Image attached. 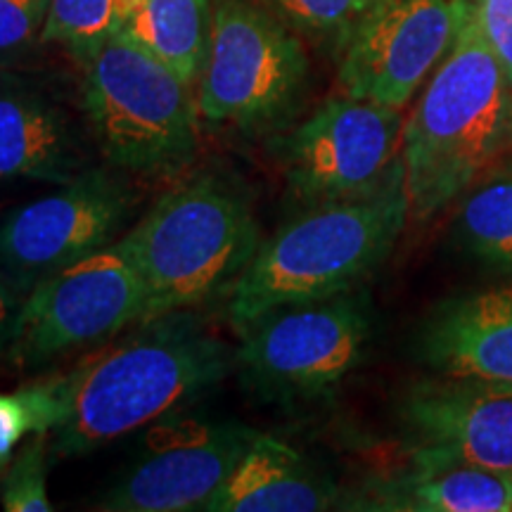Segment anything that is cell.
Masks as SVG:
<instances>
[{
    "label": "cell",
    "instance_id": "3957f363",
    "mask_svg": "<svg viewBox=\"0 0 512 512\" xmlns=\"http://www.w3.org/2000/svg\"><path fill=\"white\" fill-rule=\"evenodd\" d=\"M411 219L401 164L363 195L306 207L256 249L228 297L235 332L256 316L294 302L356 290L392 252Z\"/></svg>",
    "mask_w": 512,
    "mask_h": 512
},
{
    "label": "cell",
    "instance_id": "2e32d148",
    "mask_svg": "<svg viewBox=\"0 0 512 512\" xmlns=\"http://www.w3.org/2000/svg\"><path fill=\"white\" fill-rule=\"evenodd\" d=\"M342 505L337 484L297 448L259 434L207 512H318Z\"/></svg>",
    "mask_w": 512,
    "mask_h": 512
},
{
    "label": "cell",
    "instance_id": "44dd1931",
    "mask_svg": "<svg viewBox=\"0 0 512 512\" xmlns=\"http://www.w3.org/2000/svg\"><path fill=\"white\" fill-rule=\"evenodd\" d=\"M370 0H271L278 17L297 34L335 50H344L358 17Z\"/></svg>",
    "mask_w": 512,
    "mask_h": 512
},
{
    "label": "cell",
    "instance_id": "277c9868",
    "mask_svg": "<svg viewBox=\"0 0 512 512\" xmlns=\"http://www.w3.org/2000/svg\"><path fill=\"white\" fill-rule=\"evenodd\" d=\"M121 240L145 280L147 323L230 297L259 249V223L242 183L204 171L162 195Z\"/></svg>",
    "mask_w": 512,
    "mask_h": 512
},
{
    "label": "cell",
    "instance_id": "ffe728a7",
    "mask_svg": "<svg viewBox=\"0 0 512 512\" xmlns=\"http://www.w3.org/2000/svg\"><path fill=\"white\" fill-rule=\"evenodd\" d=\"M138 0H50L41 43H57L86 64L117 36Z\"/></svg>",
    "mask_w": 512,
    "mask_h": 512
},
{
    "label": "cell",
    "instance_id": "52a82bcc",
    "mask_svg": "<svg viewBox=\"0 0 512 512\" xmlns=\"http://www.w3.org/2000/svg\"><path fill=\"white\" fill-rule=\"evenodd\" d=\"M242 377L268 399H313L335 389L366 356L373 306L366 292L294 302L256 316L238 330Z\"/></svg>",
    "mask_w": 512,
    "mask_h": 512
},
{
    "label": "cell",
    "instance_id": "484cf974",
    "mask_svg": "<svg viewBox=\"0 0 512 512\" xmlns=\"http://www.w3.org/2000/svg\"><path fill=\"white\" fill-rule=\"evenodd\" d=\"M24 297L27 294L19 290L15 280L0 268V351H5V347H8L12 325H15L17 313L22 309Z\"/></svg>",
    "mask_w": 512,
    "mask_h": 512
},
{
    "label": "cell",
    "instance_id": "8992f818",
    "mask_svg": "<svg viewBox=\"0 0 512 512\" xmlns=\"http://www.w3.org/2000/svg\"><path fill=\"white\" fill-rule=\"evenodd\" d=\"M309 91V57L280 17L252 0H216L197 105L211 126H287Z\"/></svg>",
    "mask_w": 512,
    "mask_h": 512
},
{
    "label": "cell",
    "instance_id": "4316f807",
    "mask_svg": "<svg viewBox=\"0 0 512 512\" xmlns=\"http://www.w3.org/2000/svg\"><path fill=\"white\" fill-rule=\"evenodd\" d=\"M472 3H475V0H472Z\"/></svg>",
    "mask_w": 512,
    "mask_h": 512
},
{
    "label": "cell",
    "instance_id": "30bf717a",
    "mask_svg": "<svg viewBox=\"0 0 512 512\" xmlns=\"http://www.w3.org/2000/svg\"><path fill=\"white\" fill-rule=\"evenodd\" d=\"M472 10V0L368 3L342 50L344 95L401 110L444 60Z\"/></svg>",
    "mask_w": 512,
    "mask_h": 512
},
{
    "label": "cell",
    "instance_id": "e0dca14e",
    "mask_svg": "<svg viewBox=\"0 0 512 512\" xmlns=\"http://www.w3.org/2000/svg\"><path fill=\"white\" fill-rule=\"evenodd\" d=\"M361 510L510 512L512 477L456 460H420L403 475L370 486Z\"/></svg>",
    "mask_w": 512,
    "mask_h": 512
},
{
    "label": "cell",
    "instance_id": "9a60e30c",
    "mask_svg": "<svg viewBox=\"0 0 512 512\" xmlns=\"http://www.w3.org/2000/svg\"><path fill=\"white\" fill-rule=\"evenodd\" d=\"M86 169L79 131L60 102L34 83L0 81V178L64 185Z\"/></svg>",
    "mask_w": 512,
    "mask_h": 512
},
{
    "label": "cell",
    "instance_id": "5bb4252c",
    "mask_svg": "<svg viewBox=\"0 0 512 512\" xmlns=\"http://www.w3.org/2000/svg\"><path fill=\"white\" fill-rule=\"evenodd\" d=\"M418 354L437 377L512 384V283L441 302L422 325Z\"/></svg>",
    "mask_w": 512,
    "mask_h": 512
},
{
    "label": "cell",
    "instance_id": "7402d4cb",
    "mask_svg": "<svg viewBox=\"0 0 512 512\" xmlns=\"http://www.w3.org/2000/svg\"><path fill=\"white\" fill-rule=\"evenodd\" d=\"M48 434H34L10 460L0 482V505L5 512H50L48 498Z\"/></svg>",
    "mask_w": 512,
    "mask_h": 512
},
{
    "label": "cell",
    "instance_id": "9c48e42d",
    "mask_svg": "<svg viewBox=\"0 0 512 512\" xmlns=\"http://www.w3.org/2000/svg\"><path fill=\"white\" fill-rule=\"evenodd\" d=\"M401 110L351 95L330 98L275 138V162L299 207L347 200L377 188L401 164Z\"/></svg>",
    "mask_w": 512,
    "mask_h": 512
},
{
    "label": "cell",
    "instance_id": "6da1fadb",
    "mask_svg": "<svg viewBox=\"0 0 512 512\" xmlns=\"http://www.w3.org/2000/svg\"><path fill=\"white\" fill-rule=\"evenodd\" d=\"M136 335L57 373L62 418L50 448L81 458L169 418L197 401L238 366L226 339L195 311H176L136 325Z\"/></svg>",
    "mask_w": 512,
    "mask_h": 512
},
{
    "label": "cell",
    "instance_id": "7a4b0ae2",
    "mask_svg": "<svg viewBox=\"0 0 512 512\" xmlns=\"http://www.w3.org/2000/svg\"><path fill=\"white\" fill-rule=\"evenodd\" d=\"M508 157L512 83L472 10L403 124L411 219H432Z\"/></svg>",
    "mask_w": 512,
    "mask_h": 512
},
{
    "label": "cell",
    "instance_id": "8fae6325",
    "mask_svg": "<svg viewBox=\"0 0 512 512\" xmlns=\"http://www.w3.org/2000/svg\"><path fill=\"white\" fill-rule=\"evenodd\" d=\"M133 195L105 169H86L57 192L10 211L0 223V268L27 294L38 280L112 245Z\"/></svg>",
    "mask_w": 512,
    "mask_h": 512
},
{
    "label": "cell",
    "instance_id": "4fadbf2b",
    "mask_svg": "<svg viewBox=\"0 0 512 512\" xmlns=\"http://www.w3.org/2000/svg\"><path fill=\"white\" fill-rule=\"evenodd\" d=\"M413 458L456 460L512 477V384L434 377L401 403Z\"/></svg>",
    "mask_w": 512,
    "mask_h": 512
},
{
    "label": "cell",
    "instance_id": "5b68a950",
    "mask_svg": "<svg viewBox=\"0 0 512 512\" xmlns=\"http://www.w3.org/2000/svg\"><path fill=\"white\" fill-rule=\"evenodd\" d=\"M83 69V114L112 169L174 176L195 159L200 105L174 69L124 34L112 36Z\"/></svg>",
    "mask_w": 512,
    "mask_h": 512
},
{
    "label": "cell",
    "instance_id": "d6986e66",
    "mask_svg": "<svg viewBox=\"0 0 512 512\" xmlns=\"http://www.w3.org/2000/svg\"><path fill=\"white\" fill-rule=\"evenodd\" d=\"M456 240L472 261L512 273V171L486 176L465 192L456 216Z\"/></svg>",
    "mask_w": 512,
    "mask_h": 512
},
{
    "label": "cell",
    "instance_id": "603a6c76",
    "mask_svg": "<svg viewBox=\"0 0 512 512\" xmlns=\"http://www.w3.org/2000/svg\"><path fill=\"white\" fill-rule=\"evenodd\" d=\"M50 0H0V60L17 57L41 41Z\"/></svg>",
    "mask_w": 512,
    "mask_h": 512
},
{
    "label": "cell",
    "instance_id": "ac0fdd59",
    "mask_svg": "<svg viewBox=\"0 0 512 512\" xmlns=\"http://www.w3.org/2000/svg\"><path fill=\"white\" fill-rule=\"evenodd\" d=\"M211 17L209 0H138L119 34L192 86L207 62Z\"/></svg>",
    "mask_w": 512,
    "mask_h": 512
},
{
    "label": "cell",
    "instance_id": "7c38bea8",
    "mask_svg": "<svg viewBox=\"0 0 512 512\" xmlns=\"http://www.w3.org/2000/svg\"><path fill=\"white\" fill-rule=\"evenodd\" d=\"M261 432L242 422H155L143 451L95 503L107 512L202 510Z\"/></svg>",
    "mask_w": 512,
    "mask_h": 512
},
{
    "label": "cell",
    "instance_id": "cb8c5ba5",
    "mask_svg": "<svg viewBox=\"0 0 512 512\" xmlns=\"http://www.w3.org/2000/svg\"><path fill=\"white\" fill-rule=\"evenodd\" d=\"M27 434H38V418L22 384L15 394L0 392V472L15 458V448Z\"/></svg>",
    "mask_w": 512,
    "mask_h": 512
},
{
    "label": "cell",
    "instance_id": "ba28073f",
    "mask_svg": "<svg viewBox=\"0 0 512 512\" xmlns=\"http://www.w3.org/2000/svg\"><path fill=\"white\" fill-rule=\"evenodd\" d=\"M147 287L124 240L38 280L24 297L3 354L41 368L145 323Z\"/></svg>",
    "mask_w": 512,
    "mask_h": 512
},
{
    "label": "cell",
    "instance_id": "d4e9b609",
    "mask_svg": "<svg viewBox=\"0 0 512 512\" xmlns=\"http://www.w3.org/2000/svg\"><path fill=\"white\" fill-rule=\"evenodd\" d=\"M475 15L512 83V0H475Z\"/></svg>",
    "mask_w": 512,
    "mask_h": 512
}]
</instances>
